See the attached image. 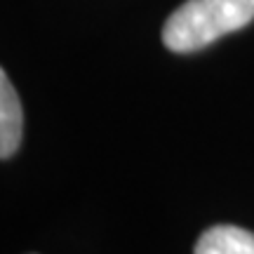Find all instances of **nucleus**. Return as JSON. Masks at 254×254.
Returning <instances> with one entry per match:
<instances>
[{
	"label": "nucleus",
	"instance_id": "1",
	"mask_svg": "<svg viewBox=\"0 0 254 254\" xmlns=\"http://www.w3.org/2000/svg\"><path fill=\"white\" fill-rule=\"evenodd\" d=\"M254 19V0H186L163 26L167 50L186 55L212 45L221 36L245 28Z\"/></svg>",
	"mask_w": 254,
	"mask_h": 254
},
{
	"label": "nucleus",
	"instance_id": "2",
	"mask_svg": "<svg viewBox=\"0 0 254 254\" xmlns=\"http://www.w3.org/2000/svg\"><path fill=\"white\" fill-rule=\"evenodd\" d=\"M21 129H24L21 101L7 73L0 68V158L17 153L21 144Z\"/></svg>",
	"mask_w": 254,
	"mask_h": 254
},
{
	"label": "nucleus",
	"instance_id": "3",
	"mask_svg": "<svg viewBox=\"0 0 254 254\" xmlns=\"http://www.w3.org/2000/svg\"><path fill=\"white\" fill-rule=\"evenodd\" d=\"M195 254H254V233L238 226H212L195 243Z\"/></svg>",
	"mask_w": 254,
	"mask_h": 254
}]
</instances>
